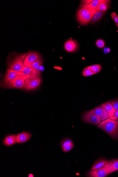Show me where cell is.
<instances>
[{
  "label": "cell",
  "mask_w": 118,
  "mask_h": 177,
  "mask_svg": "<svg viewBox=\"0 0 118 177\" xmlns=\"http://www.w3.org/2000/svg\"><path fill=\"white\" fill-rule=\"evenodd\" d=\"M97 127L105 132L113 138H118V121L108 119L101 122Z\"/></svg>",
  "instance_id": "1"
},
{
  "label": "cell",
  "mask_w": 118,
  "mask_h": 177,
  "mask_svg": "<svg viewBox=\"0 0 118 177\" xmlns=\"http://www.w3.org/2000/svg\"><path fill=\"white\" fill-rule=\"evenodd\" d=\"M97 10H92L81 5L77 13L78 20L81 25H87L92 20V17Z\"/></svg>",
  "instance_id": "2"
},
{
  "label": "cell",
  "mask_w": 118,
  "mask_h": 177,
  "mask_svg": "<svg viewBox=\"0 0 118 177\" xmlns=\"http://www.w3.org/2000/svg\"><path fill=\"white\" fill-rule=\"evenodd\" d=\"M30 75L21 76L10 81L6 84L4 88H17L21 89L23 88L26 80L29 78Z\"/></svg>",
  "instance_id": "3"
},
{
  "label": "cell",
  "mask_w": 118,
  "mask_h": 177,
  "mask_svg": "<svg viewBox=\"0 0 118 177\" xmlns=\"http://www.w3.org/2000/svg\"><path fill=\"white\" fill-rule=\"evenodd\" d=\"M82 119L87 123L97 125H99L101 121V118L95 114L94 109L84 113Z\"/></svg>",
  "instance_id": "4"
},
{
  "label": "cell",
  "mask_w": 118,
  "mask_h": 177,
  "mask_svg": "<svg viewBox=\"0 0 118 177\" xmlns=\"http://www.w3.org/2000/svg\"><path fill=\"white\" fill-rule=\"evenodd\" d=\"M28 53L27 52L17 56L11 62L9 65V67L17 71L21 72L24 67L23 64L24 59Z\"/></svg>",
  "instance_id": "5"
},
{
  "label": "cell",
  "mask_w": 118,
  "mask_h": 177,
  "mask_svg": "<svg viewBox=\"0 0 118 177\" xmlns=\"http://www.w3.org/2000/svg\"><path fill=\"white\" fill-rule=\"evenodd\" d=\"M41 79L40 77L34 79H27L24 82L22 89L26 90H32L39 87L41 83Z\"/></svg>",
  "instance_id": "6"
},
{
  "label": "cell",
  "mask_w": 118,
  "mask_h": 177,
  "mask_svg": "<svg viewBox=\"0 0 118 177\" xmlns=\"http://www.w3.org/2000/svg\"><path fill=\"white\" fill-rule=\"evenodd\" d=\"M23 76L25 75L21 72L17 71L10 68L8 69L6 71L1 86L4 87L8 82L13 80L17 77Z\"/></svg>",
  "instance_id": "7"
},
{
  "label": "cell",
  "mask_w": 118,
  "mask_h": 177,
  "mask_svg": "<svg viewBox=\"0 0 118 177\" xmlns=\"http://www.w3.org/2000/svg\"><path fill=\"white\" fill-rule=\"evenodd\" d=\"M41 57L40 55L36 52H29L24 59L23 65L25 67L32 68V65L33 62Z\"/></svg>",
  "instance_id": "8"
},
{
  "label": "cell",
  "mask_w": 118,
  "mask_h": 177,
  "mask_svg": "<svg viewBox=\"0 0 118 177\" xmlns=\"http://www.w3.org/2000/svg\"><path fill=\"white\" fill-rule=\"evenodd\" d=\"M43 63L41 57L38 58L32 64V68L33 70L30 74L29 78L34 79L40 77L41 73L40 70V67Z\"/></svg>",
  "instance_id": "9"
},
{
  "label": "cell",
  "mask_w": 118,
  "mask_h": 177,
  "mask_svg": "<svg viewBox=\"0 0 118 177\" xmlns=\"http://www.w3.org/2000/svg\"><path fill=\"white\" fill-rule=\"evenodd\" d=\"M111 174L106 168L102 167L100 168L91 170L88 173L89 177H105Z\"/></svg>",
  "instance_id": "10"
},
{
  "label": "cell",
  "mask_w": 118,
  "mask_h": 177,
  "mask_svg": "<svg viewBox=\"0 0 118 177\" xmlns=\"http://www.w3.org/2000/svg\"><path fill=\"white\" fill-rule=\"evenodd\" d=\"M94 110L95 114L101 118V121L109 119L108 112L102 105L95 108Z\"/></svg>",
  "instance_id": "11"
},
{
  "label": "cell",
  "mask_w": 118,
  "mask_h": 177,
  "mask_svg": "<svg viewBox=\"0 0 118 177\" xmlns=\"http://www.w3.org/2000/svg\"><path fill=\"white\" fill-rule=\"evenodd\" d=\"M111 174L118 170V159L108 161L107 163L104 165Z\"/></svg>",
  "instance_id": "12"
},
{
  "label": "cell",
  "mask_w": 118,
  "mask_h": 177,
  "mask_svg": "<svg viewBox=\"0 0 118 177\" xmlns=\"http://www.w3.org/2000/svg\"><path fill=\"white\" fill-rule=\"evenodd\" d=\"M78 48V45L76 41L73 40H69L66 41L64 44V48L69 52H75Z\"/></svg>",
  "instance_id": "13"
},
{
  "label": "cell",
  "mask_w": 118,
  "mask_h": 177,
  "mask_svg": "<svg viewBox=\"0 0 118 177\" xmlns=\"http://www.w3.org/2000/svg\"><path fill=\"white\" fill-rule=\"evenodd\" d=\"M32 135L29 133L23 132L18 134L16 136V143H23L29 140Z\"/></svg>",
  "instance_id": "14"
},
{
  "label": "cell",
  "mask_w": 118,
  "mask_h": 177,
  "mask_svg": "<svg viewBox=\"0 0 118 177\" xmlns=\"http://www.w3.org/2000/svg\"><path fill=\"white\" fill-rule=\"evenodd\" d=\"M101 105L105 108L107 111L108 112L109 115V119H111L114 116L116 110L113 108L110 102H107L102 104Z\"/></svg>",
  "instance_id": "15"
},
{
  "label": "cell",
  "mask_w": 118,
  "mask_h": 177,
  "mask_svg": "<svg viewBox=\"0 0 118 177\" xmlns=\"http://www.w3.org/2000/svg\"><path fill=\"white\" fill-rule=\"evenodd\" d=\"M16 143V136L15 135H9L5 137L3 141L4 145L10 146L15 144Z\"/></svg>",
  "instance_id": "16"
},
{
  "label": "cell",
  "mask_w": 118,
  "mask_h": 177,
  "mask_svg": "<svg viewBox=\"0 0 118 177\" xmlns=\"http://www.w3.org/2000/svg\"><path fill=\"white\" fill-rule=\"evenodd\" d=\"M105 0H94L90 4H82L84 7L92 10H97L98 6L99 4L105 1Z\"/></svg>",
  "instance_id": "17"
},
{
  "label": "cell",
  "mask_w": 118,
  "mask_h": 177,
  "mask_svg": "<svg viewBox=\"0 0 118 177\" xmlns=\"http://www.w3.org/2000/svg\"><path fill=\"white\" fill-rule=\"evenodd\" d=\"M108 161L105 159H101L97 161L93 165L92 167L91 168L92 170H95L96 169L100 168L104 166V165L107 163Z\"/></svg>",
  "instance_id": "18"
},
{
  "label": "cell",
  "mask_w": 118,
  "mask_h": 177,
  "mask_svg": "<svg viewBox=\"0 0 118 177\" xmlns=\"http://www.w3.org/2000/svg\"><path fill=\"white\" fill-rule=\"evenodd\" d=\"M109 1H106L102 2L97 7V10L99 11L103 12H105L109 8Z\"/></svg>",
  "instance_id": "19"
},
{
  "label": "cell",
  "mask_w": 118,
  "mask_h": 177,
  "mask_svg": "<svg viewBox=\"0 0 118 177\" xmlns=\"http://www.w3.org/2000/svg\"><path fill=\"white\" fill-rule=\"evenodd\" d=\"M104 13L97 10L94 15H93L92 20H91V24H94L100 19L101 18V17L104 14Z\"/></svg>",
  "instance_id": "20"
},
{
  "label": "cell",
  "mask_w": 118,
  "mask_h": 177,
  "mask_svg": "<svg viewBox=\"0 0 118 177\" xmlns=\"http://www.w3.org/2000/svg\"><path fill=\"white\" fill-rule=\"evenodd\" d=\"M95 74L94 72L89 67L84 68L82 73V76L84 77L92 76Z\"/></svg>",
  "instance_id": "21"
},
{
  "label": "cell",
  "mask_w": 118,
  "mask_h": 177,
  "mask_svg": "<svg viewBox=\"0 0 118 177\" xmlns=\"http://www.w3.org/2000/svg\"><path fill=\"white\" fill-rule=\"evenodd\" d=\"M88 67L94 72L95 74L98 73L101 71L102 68L101 65H92L88 66Z\"/></svg>",
  "instance_id": "22"
},
{
  "label": "cell",
  "mask_w": 118,
  "mask_h": 177,
  "mask_svg": "<svg viewBox=\"0 0 118 177\" xmlns=\"http://www.w3.org/2000/svg\"><path fill=\"white\" fill-rule=\"evenodd\" d=\"M73 142L72 139L70 138L64 139L61 141V147L62 149L65 147L66 146L71 143Z\"/></svg>",
  "instance_id": "23"
},
{
  "label": "cell",
  "mask_w": 118,
  "mask_h": 177,
  "mask_svg": "<svg viewBox=\"0 0 118 177\" xmlns=\"http://www.w3.org/2000/svg\"><path fill=\"white\" fill-rule=\"evenodd\" d=\"M74 147V144L73 142L69 144L68 145L64 147L62 150L64 152H68L72 150Z\"/></svg>",
  "instance_id": "24"
},
{
  "label": "cell",
  "mask_w": 118,
  "mask_h": 177,
  "mask_svg": "<svg viewBox=\"0 0 118 177\" xmlns=\"http://www.w3.org/2000/svg\"><path fill=\"white\" fill-rule=\"evenodd\" d=\"M32 68H29L24 66L22 69L21 72L23 73L25 76H27L28 75H30V73L32 72Z\"/></svg>",
  "instance_id": "25"
},
{
  "label": "cell",
  "mask_w": 118,
  "mask_h": 177,
  "mask_svg": "<svg viewBox=\"0 0 118 177\" xmlns=\"http://www.w3.org/2000/svg\"><path fill=\"white\" fill-rule=\"evenodd\" d=\"M111 18L118 28V15L115 12H113L111 15Z\"/></svg>",
  "instance_id": "26"
},
{
  "label": "cell",
  "mask_w": 118,
  "mask_h": 177,
  "mask_svg": "<svg viewBox=\"0 0 118 177\" xmlns=\"http://www.w3.org/2000/svg\"><path fill=\"white\" fill-rule=\"evenodd\" d=\"M96 45L97 47L99 48H102L105 46V42L103 40L99 39L96 42Z\"/></svg>",
  "instance_id": "27"
},
{
  "label": "cell",
  "mask_w": 118,
  "mask_h": 177,
  "mask_svg": "<svg viewBox=\"0 0 118 177\" xmlns=\"http://www.w3.org/2000/svg\"><path fill=\"white\" fill-rule=\"evenodd\" d=\"M110 102L113 105V108L116 110H118V99L111 101Z\"/></svg>",
  "instance_id": "28"
},
{
  "label": "cell",
  "mask_w": 118,
  "mask_h": 177,
  "mask_svg": "<svg viewBox=\"0 0 118 177\" xmlns=\"http://www.w3.org/2000/svg\"><path fill=\"white\" fill-rule=\"evenodd\" d=\"M103 51L105 54H108L110 53L111 50L109 48L106 47L103 48Z\"/></svg>",
  "instance_id": "29"
},
{
  "label": "cell",
  "mask_w": 118,
  "mask_h": 177,
  "mask_svg": "<svg viewBox=\"0 0 118 177\" xmlns=\"http://www.w3.org/2000/svg\"><path fill=\"white\" fill-rule=\"evenodd\" d=\"M110 119H113V120L118 121V110H116L114 116H113L112 118H111Z\"/></svg>",
  "instance_id": "30"
}]
</instances>
